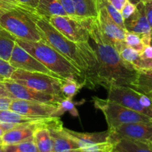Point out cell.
I'll return each mask as SVG.
<instances>
[{"instance_id": "obj_40", "label": "cell", "mask_w": 152, "mask_h": 152, "mask_svg": "<svg viewBox=\"0 0 152 152\" xmlns=\"http://www.w3.org/2000/svg\"><path fill=\"white\" fill-rule=\"evenodd\" d=\"M4 132H3V130H2V129H1V128L0 127V137H1V136H2V135L4 134Z\"/></svg>"}, {"instance_id": "obj_38", "label": "cell", "mask_w": 152, "mask_h": 152, "mask_svg": "<svg viewBox=\"0 0 152 152\" xmlns=\"http://www.w3.org/2000/svg\"><path fill=\"white\" fill-rule=\"evenodd\" d=\"M128 1H130V2H132V4H137V3L139 2V1H140L141 0H128Z\"/></svg>"}, {"instance_id": "obj_39", "label": "cell", "mask_w": 152, "mask_h": 152, "mask_svg": "<svg viewBox=\"0 0 152 152\" xmlns=\"http://www.w3.org/2000/svg\"><path fill=\"white\" fill-rule=\"evenodd\" d=\"M66 152H84L82 151L81 149H77V150H73V151H66Z\"/></svg>"}, {"instance_id": "obj_1", "label": "cell", "mask_w": 152, "mask_h": 152, "mask_svg": "<svg viewBox=\"0 0 152 152\" xmlns=\"http://www.w3.org/2000/svg\"><path fill=\"white\" fill-rule=\"evenodd\" d=\"M89 42L96 59V81L108 90L111 86L133 87L138 71L123 60L117 49L104 37L96 18L91 19L89 26Z\"/></svg>"}, {"instance_id": "obj_16", "label": "cell", "mask_w": 152, "mask_h": 152, "mask_svg": "<svg viewBox=\"0 0 152 152\" xmlns=\"http://www.w3.org/2000/svg\"><path fill=\"white\" fill-rule=\"evenodd\" d=\"M35 12L39 16L46 19L52 16H68L58 0H39Z\"/></svg>"}, {"instance_id": "obj_27", "label": "cell", "mask_w": 152, "mask_h": 152, "mask_svg": "<svg viewBox=\"0 0 152 152\" xmlns=\"http://www.w3.org/2000/svg\"><path fill=\"white\" fill-rule=\"evenodd\" d=\"M120 56L123 60L126 62H129V63L132 64L134 67L135 68L137 63L138 60L140 59V53L137 51L136 50L133 49L132 48L129 47L126 45L123 47V48L120 50L119 52ZM136 69V68H135ZM137 70V69H136Z\"/></svg>"}, {"instance_id": "obj_15", "label": "cell", "mask_w": 152, "mask_h": 152, "mask_svg": "<svg viewBox=\"0 0 152 152\" xmlns=\"http://www.w3.org/2000/svg\"><path fill=\"white\" fill-rule=\"evenodd\" d=\"M65 132L78 144L79 147L83 151L86 152L92 147L102 142H108L109 132L108 130L102 132H78L64 128ZM110 142V141H109Z\"/></svg>"}, {"instance_id": "obj_9", "label": "cell", "mask_w": 152, "mask_h": 152, "mask_svg": "<svg viewBox=\"0 0 152 152\" xmlns=\"http://www.w3.org/2000/svg\"><path fill=\"white\" fill-rule=\"evenodd\" d=\"M4 87L14 99L24 100L37 101L43 103L57 105L58 102L63 99L62 97L44 92L38 91L34 89L24 86L16 83L10 79H4L2 81Z\"/></svg>"}, {"instance_id": "obj_26", "label": "cell", "mask_w": 152, "mask_h": 152, "mask_svg": "<svg viewBox=\"0 0 152 152\" xmlns=\"http://www.w3.org/2000/svg\"><path fill=\"white\" fill-rule=\"evenodd\" d=\"M97 2L100 3L105 7V10H107L108 13L109 14V16L115 22L116 24H117L119 26L125 29L124 19H123V16H122L120 11L117 10L108 0H97Z\"/></svg>"}, {"instance_id": "obj_13", "label": "cell", "mask_w": 152, "mask_h": 152, "mask_svg": "<svg viewBox=\"0 0 152 152\" xmlns=\"http://www.w3.org/2000/svg\"><path fill=\"white\" fill-rule=\"evenodd\" d=\"M52 117H48L34 123H22L17 129H12L8 132H4L1 137L2 145H12V144L19 143L23 141L33 139L35 129L42 125L46 124Z\"/></svg>"}, {"instance_id": "obj_32", "label": "cell", "mask_w": 152, "mask_h": 152, "mask_svg": "<svg viewBox=\"0 0 152 152\" xmlns=\"http://www.w3.org/2000/svg\"><path fill=\"white\" fill-rule=\"evenodd\" d=\"M143 3L144 6H145V16H146L150 28H151L152 34V0H144Z\"/></svg>"}, {"instance_id": "obj_28", "label": "cell", "mask_w": 152, "mask_h": 152, "mask_svg": "<svg viewBox=\"0 0 152 152\" xmlns=\"http://www.w3.org/2000/svg\"><path fill=\"white\" fill-rule=\"evenodd\" d=\"M125 43L129 47L132 48L140 53L143 50L145 46L142 43L140 37L134 33L126 31L125 37Z\"/></svg>"}, {"instance_id": "obj_20", "label": "cell", "mask_w": 152, "mask_h": 152, "mask_svg": "<svg viewBox=\"0 0 152 152\" xmlns=\"http://www.w3.org/2000/svg\"><path fill=\"white\" fill-rule=\"evenodd\" d=\"M16 39L8 31L0 27V58L8 62Z\"/></svg>"}, {"instance_id": "obj_46", "label": "cell", "mask_w": 152, "mask_h": 152, "mask_svg": "<svg viewBox=\"0 0 152 152\" xmlns=\"http://www.w3.org/2000/svg\"><path fill=\"white\" fill-rule=\"evenodd\" d=\"M148 141H149V142H151V143L152 144V137H151V139H150V140H148Z\"/></svg>"}, {"instance_id": "obj_7", "label": "cell", "mask_w": 152, "mask_h": 152, "mask_svg": "<svg viewBox=\"0 0 152 152\" xmlns=\"http://www.w3.org/2000/svg\"><path fill=\"white\" fill-rule=\"evenodd\" d=\"M108 130V140L114 144L123 139L144 141L152 137V123H126Z\"/></svg>"}, {"instance_id": "obj_41", "label": "cell", "mask_w": 152, "mask_h": 152, "mask_svg": "<svg viewBox=\"0 0 152 152\" xmlns=\"http://www.w3.org/2000/svg\"><path fill=\"white\" fill-rule=\"evenodd\" d=\"M146 94L148 95V96H149L150 98H151V100H152V91L149 92V93H148V94Z\"/></svg>"}, {"instance_id": "obj_35", "label": "cell", "mask_w": 152, "mask_h": 152, "mask_svg": "<svg viewBox=\"0 0 152 152\" xmlns=\"http://www.w3.org/2000/svg\"><path fill=\"white\" fill-rule=\"evenodd\" d=\"M39 1V0H16V1L21 5L25 6L28 8L34 9V10H35L37 7Z\"/></svg>"}, {"instance_id": "obj_29", "label": "cell", "mask_w": 152, "mask_h": 152, "mask_svg": "<svg viewBox=\"0 0 152 152\" xmlns=\"http://www.w3.org/2000/svg\"><path fill=\"white\" fill-rule=\"evenodd\" d=\"M16 68H13L9 62L0 58V76L4 79H10V76Z\"/></svg>"}, {"instance_id": "obj_2", "label": "cell", "mask_w": 152, "mask_h": 152, "mask_svg": "<svg viewBox=\"0 0 152 152\" xmlns=\"http://www.w3.org/2000/svg\"><path fill=\"white\" fill-rule=\"evenodd\" d=\"M16 42L61 79H74L83 83L86 86L82 71L42 40L34 42L16 39Z\"/></svg>"}, {"instance_id": "obj_6", "label": "cell", "mask_w": 152, "mask_h": 152, "mask_svg": "<svg viewBox=\"0 0 152 152\" xmlns=\"http://www.w3.org/2000/svg\"><path fill=\"white\" fill-rule=\"evenodd\" d=\"M91 19H80L69 16H52L47 20L71 41L74 42H86L90 39L89 26Z\"/></svg>"}, {"instance_id": "obj_30", "label": "cell", "mask_w": 152, "mask_h": 152, "mask_svg": "<svg viewBox=\"0 0 152 152\" xmlns=\"http://www.w3.org/2000/svg\"><path fill=\"white\" fill-rule=\"evenodd\" d=\"M135 10H136V4H132L130 1H127L122 8L120 13H121L123 19L126 20L134 13Z\"/></svg>"}, {"instance_id": "obj_47", "label": "cell", "mask_w": 152, "mask_h": 152, "mask_svg": "<svg viewBox=\"0 0 152 152\" xmlns=\"http://www.w3.org/2000/svg\"><path fill=\"white\" fill-rule=\"evenodd\" d=\"M150 45L152 46V37H151V44H150Z\"/></svg>"}, {"instance_id": "obj_21", "label": "cell", "mask_w": 152, "mask_h": 152, "mask_svg": "<svg viewBox=\"0 0 152 152\" xmlns=\"http://www.w3.org/2000/svg\"><path fill=\"white\" fill-rule=\"evenodd\" d=\"M132 88L145 94L152 91V70L138 71L137 80Z\"/></svg>"}, {"instance_id": "obj_14", "label": "cell", "mask_w": 152, "mask_h": 152, "mask_svg": "<svg viewBox=\"0 0 152 152\" xmlns=\"http://www.w3.org/2000/svg\"><path fill=\"white\" fill-rule=\"evenodd\" d=\"M125 29L126 31L134 33L140 37L152 36L146 16L143 1L136 4V10L129 18L124 20Z\"/></svg>"}, {"instance_id": "obj_4", "label": "cell", "mask_w": 152, "mask_h": 152, "mask_svg": "<svg viewBox=\"0 0 152 152\" xmlns=\"http://www.w3.org/2000/svg\"><path fill=\"white\" fill-rule=\"evenodd\" d=\"M94 105L105 116L108 129L122 124L134 123H152V118L118 103L97 96L92 97Z\"/></svg>"}, {"instance_id": "obj_36", "label": "cell", "mask_w": 152, "mask_h": 152, "mask_svg": "<svg viewBox=\"0 0 152 152\" xmlns=\"http://www.w3.org/2000/svg\"><path fill=\"white\" fill-rule=\"evenodd\" d=\"M112 4V5L115 7L119 11H121L122 8L126 4L128 0H108Z\"/></svg>"}, {"instance_id": "obj_18", "label": "cell", "mask_w": 152, "mask_h": 152, "mask_svg": "<svg viewBox=\"0 0 152 152\" xmlns=\"http://www.w3.org/2000/svg\"><path fill=\"white\" fill-rule=\"evenodd\" d=\"M72 1L78 18L91 19L97 17V0H72Z\"/></svg>"}, {"instance_id": "obj_43", "label": "cell", "mask_w": 152, "mask_h": 152, "mask_svg": "<svg viewBox=\"0 0 152 152\" xmlns=\"http://www.w3.org/2000/svg\"><path fill=\"white\" fill-rule=\"evenodd\" d=\"M111 152H121V151H117V150H116L115 148H114V150H112Z\"/></svg>"}, {"instance_id": "obj_12", "label": "cell", "mask_w": 152, "mask_h": 152, "mask_svg": "<svg viewBox=\"0 0 152 152\" xmlns=\"http://www.w3.org/2000/svg\"><path fill=\"white\" fill-rule=\"evenodd\" d=\"M56 105L53 104L13 99L10 103L9 110L28 117L46 118L56 117Z\"/></svg>"}, {"instance_id": "obj_25", "label": "cell", "mask_w": 152, "mask_h": 152, "mask_svg": "<svg viewBox=\"0 0 152 152\" xmlns=\"http://www.w3.org/2000/svg\"><path fill=\"white\" fill-rule=\"evenodd\" d=\"M75 105L76 103L73 102L72 99L63 98L56 105L57 108H56V117H59L65 112H69L71 115L75 117H78L79 113Z\"/></svg>"}, {"instance_id": "obj_33", "label": "cell", "mask_w": 152, "mask_h": 152, "mask_svg": "<svg viewBox=\"0 0 152 152\" xmlns=\"http://www.w3.org/2000/svg\"><path fill=\"white\" fill-rule=\"evenodd\" d=\"M140 103L145 108L149 110L152 112V100L151 98L145 94L140 93L139 96Z\"/></svg>"}, {"instance_id": "obj_34", "label": "cell", "mask_w": 152, "mask_h": 152, "mask_svg": "<svg viewBox=\"0 0 152 152\" xmlns=\"http://www.w3.org/2000/svg\"><path fill=\"white\" fill-rule=\"evenodd\" d=\"M19 4L16 0H0V14L9 8Z\"/></svg>"}, {"instance_id": "obj_22", "label": "cell", "mask_w": 152, "mask_h": 152, "mask_svg": "<svg viewBox=\"0 0 152 152\" xmlns=\"http://www.w3.org/2000/svg\"><path fill=\"white\" fill-rule=\"evenodd\" d=\"M85 87L83 83L74 79H63L61 81L60 91L62 96L65 99H72L80 90Z\"/></svg>"}, {"instance_id": "obj_44", "label": "cell", "mask_w": 152, "mask_h": 152, "mask_svg": "<svg viewBox=\"0 0 152 152\" xmlns=\"http://www.w3.org/2000/svg\"><path fill=\"white\" fill-rule=\"evenodd\" d=\"M4 80V78H3L2 77H1V76H0V81L2 82Z\"/></svg>"}, {"instance_id": "obj_23", "label": "cell", "mask_w": 152, "mask_h": 152, "mask_svg": "<svg viewBox=\"0 0 152 152\" xmlns=\"http://www.w3.org/2000/svg\"><path fill=\"white\" fill-rule=\"evenodd\" d=\"M4 152H39L33 139L12 145H2Z\"/></svg>"}, {"instance_id": "obj_45", "label": "cell", "mask_w": 152, "mask_h": 152, "mask_svg": "<svg viewBox=\"0 0 152 152\" xmlns=\"http://www.w3.org/2000/svg\"><path fill=\"white\" fill-rule=\"evenodd\" d=\"M0 145H2V142H1V138L0 137Z\"/></svg>"}, {"instance_id": "obj_24", "label": "cell", "mask_w": 152, "mask_h": 152, "mask_svg": "<svg viewBox=\"0 0 152 152\" xmlns=\"http://www.w3.org/2000/svg\"><path fill=\"white\" fill-rule=\"evenodd\" d=\"M137 71L152 70V46H145L140 53V59L135 66Z\"/></svg>"}, {"instance_id": "obj_31", "label": "cell", "mask_w": 152, "mask_h": 152, "mask_svg": "<svg viewBox=\"0 0 152 152\" xmlns=\"http://www.w3.org/2000/svg\"><path fill=\"white\" fill-rule=\"evenodd\" d=\"M58 1H59V3L64 7L68 16L74 18H78L77 15H76L75 9H74L72 0H58Z\"/></svg>"}, {"instance_id": "obj_19", "label": "cell", "mask_w": 152, "mask_h": 152, "mask_svg": "<svg viewBox=\"0 0 152 152\" xmlns=\"http://www.w3.org/2000/svg\"><path fill=\"white\" fill-rule=\"evenodd\" d=\"M114 148L121 152H152V144L148 140L123 139L115 144Z\"/></svg>"}, {"instance_id": "obj_5", "label": "cell", "mask_w": 152, "mask_h": 152, "mask_svg": "<svg viewBox=\"0 0 152 152\" xmlns=\"http://www.w3.org/2000/svg\"><path fill=\"white\" fill-rule=\"evenodd\" d=\"M10 79L22 86L38 91L62 97L60 91V84L63 79L52 77L42 73L30 72L21 69L15 70Z\"/></svg>"}, {"instance_id": "obj_42", "label": "cell", "mask_w": 152, "mask_h": 152, "mask_svg": "<svg viewBox=\"0 0 152 152\" xmlns=\"http://www.w3.org/2000/svg\"><path fill=\"white\" fill-rule=\"evenodd\" d=\"M0 152H4V150H3V145H0Z\"/></svg>"}, {"instance_id": "obj_11", "label": "cell", "mask_w": 152, "mask_h": 152, "mask_svg": "<svg viewBox=\"0 0 152 152\" xmlns=\"http://www.w3.org/2000/svg\"><path fill=\"white\" fill-rule=\"evenodd\" d=\"M8 62L16 69L24 70V71H30V72L42 73V74L61 79L54 73L50 71L48 68H46L43 64H42L39 61L34 58L32 55L28 53L16 42L12 50Z\"/></svg>"}, {"instance_id": "obj_3", "label": "cell", "mask_w": 152, "mask_h": 152, "mask_svg": "<svg viewBox=\"0 0 152 152\" xmlns=\"http://www.w3.org/2000/svg\"><path fill=\"white\" fill-rule=\"evenodd\" d=\"M38 17L35 10L17 4L0 14V27L17 39L40 41L41 36L36 23Z\"/></svg>"}, {"instance_id": "obj_48", "label": "cell", "mask_w": 152, "mask_h": 152, "mask_svg": "<svg viewBox=\"0 0 152 152\" xmlns=\"http://www.w3.org/2000/svg\"><path fill=\"white\" fill-rule=\"evenodd\" d=\"M141 1H144V0H141Z\"/></svg>"}, {"instance_id": "obj_10", "label": "cell", "mask_w": 152, "mask_h": 152, "mask_svg": "<svg viewBox=\"0 0 152 152\" xmlns=\"http://www.w3.org/2000/svg\"><path fill=\"white\" fill-rule=\"evenodd\" d=\"M107 91L108 99L152 118L151 111L140 103V92L132 88L117 86H111Z\"/></svg>"}, {"instance_id": "obj_17", "label": "cell", "mask_w": 152, "mask_h": 152, "mask_svg": "<svg viewBox=\"0 0 152 152\" xmlns=\"http://www.w3.org/2000/svg\"><path fill=\"white\" fill-rule=\"evenodd\" d=\"M53 117H52L46 124L39 126L34 131L33 138L39 152L53 151V139L47 126Z\"/></svg>"}, {"instance_id": "obj_37", "label": "cell", "mask_w": 152, "mask_h": 152, "mask_svg": "<svg viewBox=\"0 0 152 152\" xmlns=\"http://www.w3.org/2000/svg\"><path fill=\"white\" fill-rule=\"evenodd\" d=\"M0 97H9L12 98V99H14L13 97V96L9 93L8 91L6 89V88L4 87L2 82L1 81H0Z\"/></svg>"}, {"instance_id": "obj_8", "label": "cell", "mask_w": 152, "mask_h": 152, "mask_svg": "<svg viewBox=\"0 0 152 152\" xmlns=\"http://www.w3.org/2000/svg\"><path fill=\"white\" fill-rule=\"evenodd\" d=\"M98 15L96 19L99 23V28L104 37L113 45L118 52L120 51L123 47L126 45L125 37L126 29H123L115 23L108 13L105 7L97 2Z\"/></svg>"}]
</instances>
